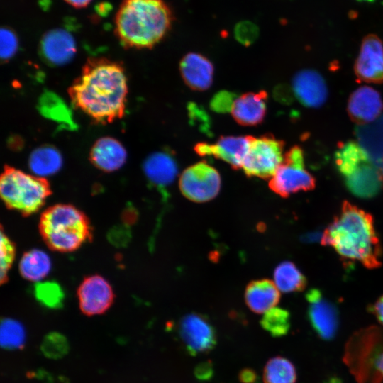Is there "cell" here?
Masks as SVG:
<instances>
[{"label": "cell", "instance_id": "1", "mask_svg": "<svg viewBox=\"0 0 383 383\" xmlns=\"http://www.w3.org/2000/svg\"><path fill=\"white\" fill-rule=\"evenodd\" d=\"M68 94L72 104L97 123L121 119L128 95L124 68L106 57H91L68 88Z\"/></svg>", "mask_w": 383, "mask_h": 383}, {"label": "cell", "instance_id": "2", "mask_svg": "<svg viewBox=\"0 0 383 383\" xmlns=\"http://www.w3.org/2000/svg\"><path fill=\"white\" fill-rule=\"evenodd\" d=\"M321 242L345 261L357 262L369 269L382 264V248L372 216L348 201L323 232Z\"/></svg>", "mask_w": 383, "mask_h": 383}, {"label": "cell", "instance_id": "3", "mask_svg": "<svg viewBox=\"0 0 383 383\" xmlns=\"http://www.w3.org/2000/svg\"><path fill=\"white\" fill-rule=\"evenodd\" d=\"M174 16L164 0H122L115 35L126 48H152L170 31Z\"/></svg>", "mask_w": 383, "mask_h": 383}, {"label": "cell", "instance_id": "4", "mask_svg": "<svg viewBox=\"0 0 383 383\" xmlns=\"http://www.w3.org/2000/svg\"><path fill=\"white\" fill-rule=\"evenodd\" d=\"M39 230L46 245L61 252L76 250L92 235L87 216L75 206L65 204L48 208L40 216Z\"/></svg>", "mask_w": 383, "mask_h": 383}, {"label": "cell", "instance_id": "5", "mask_svg": "<svg viewBox=\"0 0 383 383\" xmlns=\"http://www.w3.org/2000/svg\"><path fill=\"white\" fill-rule=\"evenodd\" d=\"M51 193L45 178L4 166L0 177V194L8 208L29 216L44 205Z\"/></svg>", "mask_w": 383, "mask_h": 383}, {"label": "cell", "instance_id": "6", "mask_svg": "<svg viewBox=\"0 0 383 383\" xmlns=\"http://www.w3.org/2000/svg\"><path fill=\"white\" fill-rule=\"evenodd\" d=\"M383 351V330L370 326L354 333L348 342L345 362L358 383H381L376 361Z\"/></svg>", "mask_w": 383, "mask_h": 383}, {"label": "cell", "instance_id": "7", "mask_svg": "<svg viewBox=\"0 0 383 383\" xmlns=\"http://www.w3.org/2000/svg\"><path fill=\"white\" fill-rule=\"evenodd\" d=\"M284 142L270 133L251 136L241 169L248 177L271 178L284 161Z\"/></svg>", "mask_w": 383, "mask_h": 383}, {"label": "cell", "instance_id": "8", "mask_svg": "<svg viewBox=\"0 0 383 383\" xmlns=\"http://www.w3.org/2000/svg\"><path fill=\"white\" fill-rule=\"evenodd\" d=\"M302 149L294 145L284 154L282 164L269 181V187L282 197L315 188V178L305 168Z\"/></svg>", "mask_w": 383, "mask_h": 383}, {"label": "cell", "instance_id": "9", "mask_svg": "<svg viewBox=\"0 0 383 383\" xmlns=\"http://www.w3.org/2000/svg\"><path fill=\"white\" fill-rule=\"evenodd\" d=\"M221 185L219 172L205 161L186 168L179 180L182 194L195 202H206L213 199L218 194Z\"/></svg>", "mask_w": 383, "mask_h": 383}, {"label": "cell", "instance_id": "10", "mask_svg": "<svg viewBox=\"0 0 383 383\" xmlns=\"http://www.w3.org/2000/svg\"><path fill=\"white\" fill-rule=\"evenodd\" d=\"M177 331L183 346L192 356L207 353L216 344V331L203 315H185L179 321Z\"/></svg>", "mask_w": 383, "mask_h": 383}, {"label": "cell", "instance_id": "11", "mask_svg": "<svg viewBox=\"0 0 383 383\" xmlns=\"http://www.w3.org/2000/svg\"><path fill=\"white\" fill-rule=\"evenodd\" d=\"M308 301V318L318 335L331 340L339 327V313L334 304L325 298L318 289H311L306 294Z\"/></svg>", "mask_w": 383, "mask_h": 383}, {"label": "cell", "instance_id": "12", "mask_svg": "<svg viewBox=\"0 0 383 383\" xmlns=\"http://www.w3.org/2000/svg\"><path fill=\"white\" fill-rule=\"evenodd\" d=\"M77 296L82 313L94 316L104 313L111 307L114 293L109 282L96 274L84 278L78 288Z\"/></svg>", "mask_w": 383, "mask_h": 383}, {"label": "cell", "instance_id": "13", "mask_svg": "<svg viewBox=\"0 0 383 383\" xmlns=\"http://www.w3.org/2000/svg\"><path fill=\"white\" fill-rule=\"evenodd\" d=\"M357 78L367 83H383V41L375 34L364 37L354 65Z\"/></svg>", "mask_w": 383, "mask_h": 383}, {"label": "cell", "instance_id": "14", "mask_svg": "<svg viewBox=\"0 0 383 383\" xmlns=\"http://www.w3.org/2000/svg\"><path fill=\"white\" fill-rule=\"evenodd\" d=\"M343 177L347 188L361 198L374 196L383 184V174L370 156L356 163Z\"/></svg>", "mask_w": 383, "mask_h": 383}, {"label": "cell", "instance_id": "15", "mask_svg": "<svg viewBox=\"0 0 383 383\" xmlns=\"http://www.w3.org/2000/svg\"><path fill=\"white\" fill-rule=\"evenodd\" d=\"M251 135L221 136L214 143H199L194 147L199 156H213L229 164L233 169H241Z\"/></svg>", "mask_w": 383, "mask_h": 383}, {"label": "cell", "instance_id": "16", "mask_svg": "<svg viewBox=\"0 0 383 383\" xmlns=\"http://www.w3.org/2000/svg\"><path fill=\"white\" fill-rule=\"evenodd\" d=\"M292 90L303 106L317 109L328 99V87L323 76L313 70H303L295 74L292 80Z\"/></svg>", "mask_w": 383, "mask_h": 383}, {"label": "cell", "instance_id": "17", "mask_svg": "<svg viewBox=\"0 0 383 383\" xmlns=\"http://www.w3.org/2000/svg\"><path fill=\"white\" fill-rule=\"evenodd\" d=\"M383 111V101L379 91L371 87L362 86L350 96L347 112L350 119L358 126L376 121Z\"/></svg>", "mask_w": 383, "mask_h": 383}, {"label": "cell", "instance_id": "18", "mask_svg": "<svg viewBox=\"0 0 383 383\" xmlns=\"http://www.w3.org/2000/svg\"><path fill=\"white\" fill-rule=\"evenodd\" d=\"M179 71L184 83L192 90L205 91L213 83V63L200 53L189 52L180 61Z\"/></svg>", "mask_w": 383, "mask_h": 383}, {"label": "cell", "instance_id": "19", "mask_svg": "<svg viewBox=\"0 0 383 383\" xmlns=\"http://www.w3.org/2000/svg\"><path fill=\"white\" fill-rule=\"evenodd\" d=\"M267 93L265 90L247 92L234 100L231 113L240 125L254 126L261 123L267 113Z\"/></svg>", "mask_w": 383, "mask_h": 383}, {"label": "cell", "instance_id": "20", "mask_svg": "<svg viewBox=\"0 0 383 383\" xmlns=\"http://www.w3.org/2000/svg\"><path fill=\"white\" fill-rule=\"evenodd\" d=\"M40 50L48 62L60 65L72 60L76 52V45L70 33L61 28H55L43 35Z\"/></svg>", "mask_w": 383, "mask_h": 383}, {"label": "cell", "instance_id": "21", "mask_svg": "<svg viewBox=\"0 0 383 383\" xmlns=\"http://www.w3.org/2000/svg\"><path fill=\"white\" fill-rule=\"evenodd\" d=\"M127 154L123 145L111 137L98 139L92 145L89 158L98 169L111 172L121 168L126 162Z\"/></svg>", "mask_w": 383, "mask_h": 383}, {"label": "cell", "instance_id": "22", "mask_svg": "<svg viewBox=\"0 0 383 383\" xmlns=\"http://www.w3.org/2000/svg\"><path fill=\"white\" fill-rule=\"evenodd\" d=\"M143 171L152 184L164 189L175 179L178 166L174 155L170 150H163L153 152L146 158Z\"/></svg>", "mask_w": 383, "mask_h": 383}, {"label": "cell", "instance_id": "23", "mask_svg": "<svg viewBox=\"0 0 383 383\" xmlns=\"http://www.w3.org/2000/svg\"><path fill=\"white\" fill-rule=\"evenodd\" d=\"M279 290L269 279L252 281L245 291V301L249 309L256 313H265L275 307L280 299Z\"/></svg>", "mask_w": 383, "mask_h": 383}, {"label": "cell", "instance_id": "24", "mask_svg": "<svg viewBox=\"0 0 383 383\" xmlns=\"http://www.w3.org/2000/svg\"><path fill=\"white\" fill-rule=\"evenodd\" d=\"M356 135L357 143L383 174V115L371 123L358 126Z\"/></svg>", "mask_w": 383, "mask_h": 383}, {"label": "cell", "instance_id": "25", "mask_svg": "<svg viewBox=\"0 0 383 383\" xmlns=\"http://www.w3.org/2000/svg\"><path fill=\"white\" fill-rule=\"evenodd\" d=\"M28 165L34 175L45 178L60 170L62 165V158L56 148L44 145L32 152Z\"/></svg>", "mask_w": 383, "mask_h": 383}, {"label": "cell", "instance_id": "26", "mask_svg": "<svg viewBox=\"0 0 383 383\" xmlns=\"http://www.w3.org/2000/svg\"><path fill=\"white\" fill-rule=\"evenodd\" d=\"M48 255L38 249L30 250L23 254L19 262L21 276L27 280L38 282L45 278L51 270Z\"/></svg>", "mask_w": 383, "mask_h": 383}, {"label": "cell", "instance_id": "27", "mask_svg": "<svg viewBox=\"0 0 383 383\" xmlns=\"http://www.w3.org/2000/svg\"><path fill=\"white\" fill-rule=\"evenodd\" d=\"M274 280L278 289L285 293L301 292L306 284L304 275L290 261H284L275 268Z\"/></svg>", "mask_w": 383, "mask_h": 383}, {"label": "cell", "instance_id": "28", "mask_svg": "<svg viewBox=\"0 0 383 383\" xmlns=\"http://www.w3.org/2000/svg\"><path fill=\"white\" fill-rule=\"evenodd\" d=\"M296 378L293 363L281 356L270 359L264 368V383H296Z\"/></svg>", "mask_w": 383, "mask_h": 383}, {"label": "cell", "instance_id": "29", "mask_svg": "<svg viewBox=\"0 0 383 383\" xmlns=\"http://www.w3.org/2000/svg\"><path fill=\"white\" fill-rule=\"evenodd\" d=\"M26 331L23 326L12 318H4L1 322L0 343L6 350L21 349L26 342Z\"/></svg>", "mask_w": 383, "mask_h": 383}, {"label": "cell", "instance_id": "30", "mask_svg": "<svg viewBox=\"0 0 383 383\" xmlns=\"http://www.w3.org/2000/svg\"><path fill=\"white\" fill-rule=\"evenodd\" d=\"M34 294L36 299L47 308L57 309L62 307L65 294L56 282H38L34 287Z\"/></svg>", "mask_w": 383, "mask_h": 383}, {"label": "cell", "instance_id": "31", "mask_svg": "<svg viewBox=\"0 0 383 383\" xmlns=\"http://www.w3.org/2000/svg\"><path fill=\"white\" fill-rule=\"evenodd\" d=\"M260 323L262 327L272 336L282 337L289 331V313L285 309L275 306L265 313Z\"/></svg>", "mask_w": 383, "mask_h": 383}, {"label": "cell", "instance_id": "32", "mask_svg": "<svg viewBox=\"0 0 383 383\" xmlns=\"http://www.w3.org/2000/svg\"><path fill=\"white\" fill-rule=\"evenodd\" d=\"M45 356L52 359L64 357L69 351L67 338L58 332H51L45 335L40 345Z\"/></svg>", "mask_w": 383, "mask_h": 383}, {"label": "cell", "instance_id": "33", "mask_svg": "<svg viewBox=\"0 0 383 383\" xmlns=\"http://www.w3.org/2000/svg\"><path fill=\"white\" fill-rule=\"evenodd\" d=\"M1 256H0V275L1 283L6 282L8 279V273L13 264L16 254V247L13 243L1 231Z\"/></svg>", "mask_w": 383, "mask_h": 383}, {"label": "cell", "instance_id": "34", "mask_svg": "<svg viewBox=\"0 0 383 383\" xmlns=\"http://www.w3.org/2000/svg\"><path fill=\"white\" fill-rule=\"evenodd\" d=\"M0 54L2 60H9L16 52L18 38L15 32L9 27H2L0 31Z\"/></svg>", "mask_w": 383, "mask_h": 383}, {"label": "cell", "instance_id": "35", "mask_svg": "<svg viewBox=\"0 0 383 383\" xmlns=\"http://www.w3.org/2000/svg\"><path fill=\"white\" fill-rule=\"evenodd\" d=\"M234 35L239 43L245 46H249L258 38L259 29L252 22L242 21L235 26Z\"/></svg>", "mask_w": 383, "mask_h": 383}, {"label": "cell", "instance_id": "36", "mask_svg": "<svg viewBox=\"0 0 383 383\" xmlns=\"http://www.w3.org/2000/svg\"><path fill=\"white\" fill-rule=\"evenodd\" d=\"M235 98L233 93L222 91L214 95L211 101L210 106L214 111L218 113L231 112L232 104Z\"/></svg>", "mask_w": 383, "mask_h": 383}, {"label": "cell", "instance_id": "37", "mask_svg": "<svg viewBox=\"0 0 383 383\" xmlns=\"http://www.w3.org/2000/svg\"><path fill=\"white\" fill-rule=\"evenodd\" d=\"M369 311L383 326V295L376 300L374 304L370 305Z\"/></svg>", "mask_w": 383, "mask_h": 383}, {"label": "cell", "instance_id": "38", "mask_svg": "<svg viewBox=\"0 0 383 383\" xmlns=\"http://www.w3.org/2000/svg\"><path fill=\"white\" fill-rule=\"evenodd\" d=\"M242 383H254L256 379L255 372L250 369H245L239 374Z\"/></svg>", "mask_w": 383, "mask_h": 383}, {"label": "cell", "instance_id": "39", "mask_svg": "<svg viewBox=\"0 0 383 383\" xmlns=\"http://www.w3.org/2000/svg\"><path fill=\"white\" fill-rule=\"evenodd\" d=\"M72 6L79 9L87 6L92 0H64Z\"/></svg>", "mask_w": 383, "mask_h": 383}, {"label": "cell", "instance_id": "40", "mask_svg": "<svg viewBox=\"0 0 383 383\" xmlns=\"http://www.w3.org/2000/svg\"><path fill=\"white\" fill-rule=\"evenodd\" d=\"M376 370L381 377H383V351L378 356L376 361Z\"/></svg>", "mask_w": 383, "mask_h": 383}, {"label": "cell", "instance_id": "41", "mask_svg": "<svg viewBox=\"0 0 383 383\" xmlns=\"http://www.w3.org/2000/svg\"><path fill=\"white\" fill-rule=\"evenodd\" d=\"M359 2H366V3H372L374 2L376 0H355Z\"/></svg>", "mask_w": 383, "mask_h": 383}]
</instances>
